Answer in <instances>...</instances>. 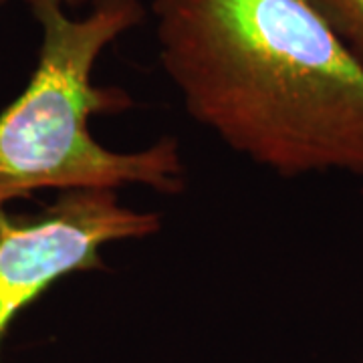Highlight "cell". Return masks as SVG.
I'll list each match as a JSON object with an SVG mask.
<instances>
[{
    "label": "cell",
    "instance_id": "5",
    "mask_svg": "<svg viewBox=\"0 0 363 363\" xmlns=\"http://www.w3.org/2000/svg\"><path fill=\"white\" fill-rule=\"evenodd\" d=\"M6 2H9V0H0V9H2V6H4Z\"/></svg>",
    "mask_w": 363,
    "mask_h": 363
},
{
    "label": "cell",
    "instance_id": "2",
    "mask_svg": "<svg viewBox=\"0 0 363 363\" xmlns=\"http://www.w3.org/2000/svg\"><path fill=\"white\" fill-rule=\"evenodd\" d=\"M40 26L37 67L0 113V206L37 190H121L180 194L186 166L176 138L117 152L91 133V119L123 113L131 97L93 83L99 57L145 21L142 0H25Z\"/></svg>",
    "mask_w": 363,
    "mask_h": 363
},
{
    "label": "cell",
    "instance_id": "1",
    "mask_svg": "<svg viewBox=\"0 0 363 363\" xmlns=\"http://www.w3.org/2000/svg\"><path fill=\"white\" fill-rule=\"evenodd\" d=\"M186 113L281 178H363V69L307 0H152Z\"/></svg>",
    "mask_w": 363,
    "mask_h": 363
},
{
    "label": "cell",
    "instance_id": "3",
    "mask_svg": "<svg viewBox=\"0 0 363 363\" xmlns=\"http://www.w3.org/2000/svg\"><path fill=\"white\" fill-rule=\"evenodd\" d=\"M160 228L157 212L128 206L107 188L65 190L28 216L0 206V347L16 315L55 283L105 271V247L142 240Z\"/></svg>",
    "mask_w": 363,
    "mask_h": 363
},
{
    "label": "cell",
    "instance_id": "4",
    "mask_svg": "<svg viewBox=\"0 0 363 363\" xmlns=\"http://www.w3.org/2000/svg\"><path fill=\"white\" fill-rule=\"evenodd\" d=\"M363 69V0H307Z\"/></svg>",
    "mask_w": 363,
    "mask_h": 363
}]
</instances>
